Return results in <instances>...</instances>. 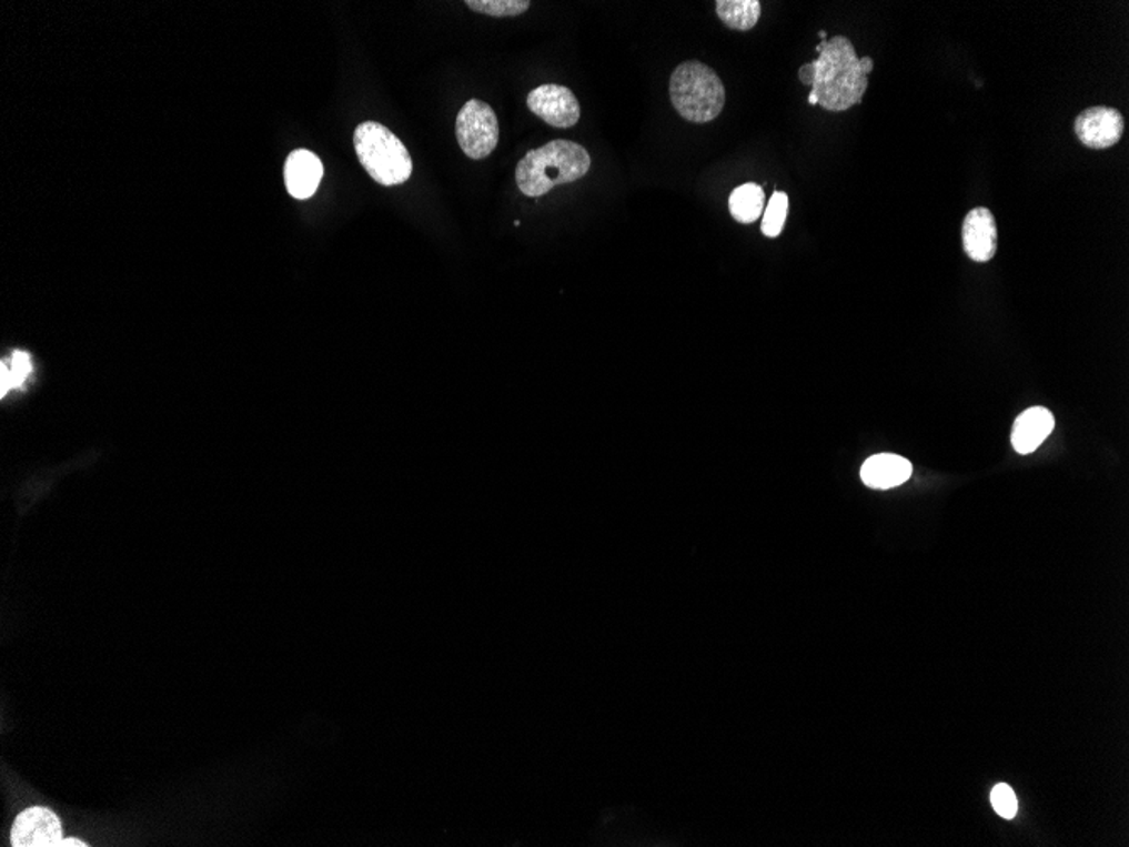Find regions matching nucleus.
Here are the masks:
<instances>
[{
    "label": "nucleus",
    "mask_w": 1129,
    "mask_h": 847,
    "mask_svg": "<svg viewBox=\"0 0 1129 847\" xmlns=\"http://www.w3.org/2000/svg\"><path fill=\"white\" fill-rule=\"evenodd\" d=\"M354 148L362 168L383 186L401 185L413 173L406 145L383 124L364 122L354 132Z\"/></svg>",
    "instance_id": "20e7f679"
},
{
    "label": "nucleus",
    "mask_w": 1129,
    "mask_h": 847,
    "mask_svg": "<svg viewBox=\"0 0 1129 847\" xmlns=\"http://www.w3.org/2000/svg\"><path fill=\"white\" fill-rule=\"evenodd\" d=\"M911 462L901 455L878 454L869 457L860 467V478L871 490H893L911 477Z\"/></svg>",
    "instance_id": "f8f14e48"
},
{
    "label": "nucleus",
    "mask_w": 1129,
    "mask_h": 847,
    "mask_svg": "<svg viewBox=\"0 0 1129 847\" xmlns=\"http://www.w3.org/2000/svg\"><path fill=\"white\" fill-rule=\"evenodd\" d=\"M765 190L756 183L737 186L729 195V212L739 224H753L765 213Z\"/></svg>",
    "instance_id": "ddd939ff"
},
{
    "label": "nucleus",
    "mask_w": 1129,
    "mask_h": 847,
    "mask_svg": "<svg viewBox=\"0 0 1129 847\" xmlns=\"http://www.w3.org/2000/svg\"><path fill=\"white\" fill-rule=\"evenodd\" d=\"M991 804L996 814L1002 817V819H1012L1016 813H1018V800H1016L1015 791L1006 784H999L992 788Z\"/></svg>",
    "instance_id": "a211bd4d"
},
{
    "label": "nucleus",
    "mask_w": 1129,
    "mask_h": 847,
    "mask_svg": "<svg viewBox=\"0 0 1129 847\" xmlns=\"http://www.w3.org/2000/svg\"><path fill=\"white\" fill-rule=\"evenodd\" d=\"M31 373V355L22 351L12 352L11 357L0 364V397L8 396L12 391L22 390Z\"/></svg>",
    "instance_id": "2eb2a0df"
},
{
    "label": "nucleus",
    "mask_w": 1129,
    "mask_h": 847,
    "mask_svg": "<svg viewBox=\"0 0 1129 847\" xmlns=\"http://www.w3.org/2000/svg\"><path fill=\"white\" fill-rule=\"evenodd\" d=\"M818 34H820L821 40H825V36H827V34H825V31H820V32H818Z\"/></svg>",
    "instance_id": "aec40b11"
},
{
    "label": "nucleus",
    "mask_w": 1129,
    "mask_h": 847,
    "mask_svg": "<svg viewBox=\"0 0 1129 847\" xmlns=\"http://www.w3.org/2000/svg\"><path fill=\"white\" fill-rule=\"evenodd\" d=\"M89 844L83 843L80 839H63L61 840V847H87Z\"/></svg>",
    "instance_id": "6ab92c4d"
},
{
    "label": "nucleus",
    "mask_w": 1129,
    "mask_h": 847,
    "mask_svg": "<svg viewBox=\"0 0 1129 847\" xmlns=\"http://www.w3.org/2000/svg\"><path fill=\"white\" fill-rule=\"evenodd\" d=\"M458 145L471 160L491 157L500 142V122L496 112L482 100H468L455 122Z\"/></svg>",
    "instance_id": "39448f33"
},
{
    "label": "nucleus",
    "mask_w": 1129,
    "mask_h": 847,
    "mask_svg": "<svg viewBox=\"0 0 1129 847\" xmlns=\"http://www.w3.org/2000/svg\"><path fill=\"white\" fill-rule=\"evenodd\" d=\"M63 840V829L57 814L47 807L26 808L19 814L11 830L14 847H58Z\"/></svg>",
    "instance_id": "0eeeda50"
},
{
    "label": "nucleus",
    "mask_w": 1129,
    "mask_h": 847,
    "mask_svg": "<svg viewBox=\"0 0 1129 847\" xmlns=\"http://www.w3.org/2000/svg\"><path fill=\"white\" fill-rule=\"evenodd\" d=\"M1125 121L1112 107H1090L1077 115L1076 134L1090 150H1108L1121 141Z\"/></svg>",
    "instance_id": "6e6552de"
},
{
    "label": "nucleus",
    "mask_w": 1129,
    "mask_h": 847,
    "mask_svg": "<svg viewBox=\"0 0 1129 847\" xmlns=\"http://www.w3.org/2000/svg\"><path fill=\"white\" fill-rule=\"evenodd\" d=\"M323 178V164L312 151L298 150L284 163V183L293 199H312Z\"/></svg>",
    "instance_id": "9d476101"
},
{
    "label": "nucleus",
    "mask_w": 1129,
    "mask_h": 847,
    "mask_svg": "<svg viewBox=\"0 0 1129 847\" xmlns=\"http://www.w3.org/2000/svg\"><path fill=\"white\" fill-rule=\"evenodd\" d=\"M669 100L685 121L705 124L723 114L726 87L707 64L685 61L673 70Z\"/></svg>",
    "instance_id": "7ed1b4c3"
},
{
    "label": "nucleus",
    "mask_w": 1129,
    "mask_h": 847,
    "mask_svg": "<svg viewBox=\"0 0 1129 847\" xmlns=\"http://www.w3.org/2000/svg\"><path fill=\"white\" fill-rule=\"evenodd\" d=\"M1056 430V416L1050 410L1035 406L1016 419L1011 432L1012 448L1020 455L1034 454Z\"/></svg>",
    "instance_id": "9b49d317"
},
{
    "label": "nucleus",
    "mask_w": 1129,
    "mask_h": 847,
    "mask_svg": "<svg viewBox=\"0 0 1129 847\" xmlns=\"http://www.w3.org/2000/svg\"><path fill=\"white\" fill-rule=\"evenodd\" d=\"M715 12L734 31H750L762 18L759 0H717Z\"/></svg>",
    "instance_id": "4468645a"
},
{
    "label": "nucleus",
    "mask_w": 1129,
    "mask_h": 847,
    "mask_svg": "<svg viewBox=\"0 0 1129 847\" xmlns=\"http://www.w3.org/2000/svg\"><path fill=\"white\" fill-rule=\"evenodd\" d=\"M817 51V60L798 71L800 82L812 87L808 103L830 112H844L863 102L869 85L868 75L849 38L836 36L821 41Z\"/></svg>",
    "instance_id": "f257e3e1"
},
{
    "label": "nucleus",
    "mask_w": 1129,
    "mask_h": 847,
    "mask_svg": "<svg viewBox=\"0 0 1129 847\" xmlns=\"http://www.w3.org/2000/svg\"><path fill=\"white\" fill-rule=\"evenodd\" d=\"M591 167V154L584 145L556 139L524 154L516 167L517 189L523 195L538 199L555 186L581 180Z\"/></svg>",
    "instance_id": "f03ea898"
},
{
    "label": "nucleus",
    "mask_w": 1129,
    "mask_h": 847,
    "mask_svg": "<svg viewBox=\"0 0 1129 847\" xmlns=\"http://www.w3.org/2000/svg\"><path fill=\"white\" fill-rule=\"evenodd\" d=\"M526 103L536 118L542 119L552 128H574L581 121V103L568 87L553 85V83L536 87L528 93Z\"/></svg>",
    "instance_id": "423d86ee"
},
{
    "label": "nucleus",
    "mask_w": 1129,
    "mask_h": 847,
    "mask_svg": "<svg viewBox=\"0 0 1129 847\" xmlns=\"http://www.w3.org/2000/svg\"><path fill=\"white\" fill-rule=\"evenodd\" d=\"M471 11L481 14L493 16V18H516L528 11L532 2L528 0H467Z\"/></svg>",
    "instance_id": "dca6fc26"
},
{
    "label": "nucleus",
    "mask_w": 1129,
    "mask_h": 847,
    "mask_svg": "<svg viewBox=\"0 0 1129 847\" xmlns=\"http://www.w3.org/2000/svg\"><path fill=\"white\" fill-rule=\"evenodd\" d=\"M964 251L976 263H988L998 251V228L991 210L977 206L970 210L962 225Z\"/></svg>",
    "instance_id": "1a4fd4ad"
},
{
    "label": "nucleus",
    "mask_w": 1129,
    "mask_h": 847,
    "mask_svg": "<svg viewBox=\"0 0 1129 847\" xmlns=\"http://www.w3.org/2000/svg\"><path fill=\"white\" fill-rule=\"evenodd\" d=\"M786 216H788V195L785 192L773 193L768 206L763 216L762 231L766 238H778L785 229Z\"/></svg>",
    "instance_id": "f3484780"
}]
</instances>
